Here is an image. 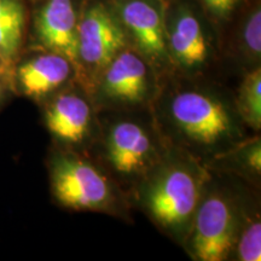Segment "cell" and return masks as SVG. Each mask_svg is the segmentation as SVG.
I'll return each mask as SVG.
<instances>
[{
  "label": "cell",
  "mask_w": 261,
  "mask_h": 261,
  "mask_svg": "<svg viewBox=\"0 0 261 261\" xmlns=\"http://www.w3.org/2000/svg\"><path fill=\"white\" fill-rule=\"evenodd\" d=\"M103 89L107 96L127 102H142L148 91V69L132 52L117 54L107 65Z\"/></svg>",
  "instance_id": "7"
},
{
  "label": "cell",
  "mask_w": 261,
  "mask_h": 261,
  "mask_svg": "<svg viewBox=\"0 0 261 261\" xmlns=\"http://www.w3.org/2000/svg\"><path fill=\"white\" fill-rule=\"evenodd\" d=\"M244 41L248 48L255 55L261 52V14L260 10L254 11L244 28Z\"/></svg>",
  "instance_id": "16"
},
{
  "label": "cell",
  "mask_w": 261,
  "mask_h": 261,
  "mask_svg": "<svg viewBox=\"0 0 261 261\" xmlns=\"http://www.w3.org/2000/svg\"><path fill=\"white\" fill-rule=\"evenodd\" d=\"M79 57L94 67H107L125 46V34L103 5H94L77 23Z\"/></svg>",
  "instance_id": "4"
},
{
  "label": "cell",
  "mask_w": 261,
  "mask_h": 261,
  "mask_svg": "<svg viewBox=\"0 0 261 261\" xmlns=\"http://www.w3.org/2000/svg\"><path fill=\"white\" fill-rule=\"evenodd\" d=\"M238 254L243 261L261 260V225L253 223L244 231L238 244Z\"/></svg>",
  "instance_id": "15"
},
{
  "label": "cell",
  "mask_w": 261,
  "mask_h": 261,
  "mask_svg": "<svg viewBox=\"0 0 261 261\" xmlns=\"http://www.w3.org/2000/svg\"><path fill=\"white\" fill-rule=\"evenodd\" d=\"M52 189L63 205L92 210L106 203L109 187L92 166L71 159H61L52 172Z\"/></svg>",
  "instance_id": "2"
},
{
  "label": "cell",
  "mask_w": 261,
  "mask_h": 261,
  "mask_svg": "<svg viewBox=\"0 0 261 261\" xmlns=\"http://www.w3.org/2000/svg\"><path fill=\"white\" fill-rule=\"evenodd\" d=\"M241 112L248 122L259 128L261 123V73L254 70L244 80L240 96Z\"/></svg>",
  "instance_id": "14"
},
{
  "label": "cell",
  "mask_w": 261,
  "mask_h": 261,
  "mask_svg": "<svg viewBox=\"0 0 261 261\" xmlns=\"http://www.w3.org/2000/svg\"><path fill=\"white\" fill-rule=\"evenodd\" d=\"M205 6L215 15L226 16L234 9L240 0H203Z\"/></svg>",
  "instance_id": "17"
},
{
  "label": "cell",
  "mask_w": 261,
  "mask_h": 261,
  "mask_svg": "<svg viewBox=\"0 0 261 261\" xmlns=\"http://www.w3.org/2000/svg\"><path fill=\"white\" fill-rule=\"evenodd\" d=\"M125 24L132 32L138 46L150 56L165 54L166 42L158 10L143 0H130L122 9Z\"/></svg>",
  "instance_id": "11"
},
{
  "label": "cell",
  "mask_w": 261,
  "mask_h": 261,
  "mask_svg": "<svg viewBox=\"0 0 261 261\" xmlns=\"http://www.w3.org/2000/svg\"><path fill=\"white\" fill-rule=\"evenodd\" d=\"M234 242L232 210L223 198L213 196L200 207L195 223L192 248L202 261H221Z\"/></svg>",
  "instance_id": "3"
},
{
  "label": "cell",
  "mask_w": 261,
  "mask_h": 261,
  "mask_svg": "<svg viewBox=\"0 0 261 261\" xmlns=\"http://www.w3.org/2000/svg\"><path fill=\"white\" fill-rule=\"evenodd\" d=\"M91 110L83 98L62 94L47 108L46 125L52 135L64 142L77 143L86 135Z\"/></svg>",
  "instance_id": "10"
},
{
  "label": "cell",
  "mask_w": 261,
  "mask_h": 261,
  "mask_svg": "<svg viewBox=\"0 0 261 261\" xmlns=\"http://www.w3.org/2000/svg\"><path fill=\"white\" fill-rule=\"evenodd\" d=\"M24 22V9L19 0H0V54L9 63L21 47Z\"/></svg>",
  "instance_id": "13"
},
{
  "label": "cell",
  "mask_w": 261,
  "mask_h": 261,
  "mask_svg": "<svg viewBox=\"0 0 261 261\" xmlns=\"http://www.w3.org/2000/svg\"><path fill=\"white\" fill-rule=\"evenodd\" d=\"M0 93H2V85H0Z\"/></svg>",
  "instance_id": "20"
},
{
  "label": "cell",
  "mask_w": 261,
  "mask_h": 261,
  "mask_svg": "<svg viewBox=\"0 0 261 261\" xmlns=\"http://www.w3.org/2000/svg\"><path fill=\"white\" fill-rule=\"evenodd\" d=\"M171 47L178 62L185 67H196L207 58V42L200 22L190 14L180 16L171 35Z\"/></svg>",
  "instance_id": "12"
},
{
  "label": "cell",
  "mask_w": 261,
  "mask_h": 261,
  "mask_svg": "<svg viewBox=\"0 0 261 261\" xmlns=\"http://www.w3.org/2000/svg\"><path fill=\"white\" fill-rule=\"evenodd\" d=\"M247 161L248 165L250 167H253L255 171L260 172L261 168V151H260V145L257 144L255 146H253L252 149L248 151L247 154Z\"/></svg>",
  "instance_id": "18"
},
{
  "label": "cell",
  "mask_w": 261,
  "mask_h": 261,
  "mask_svg": "<svg viewBox=\"0 0 261 261\" xmlns=\"http://www.w3.org/2000/svg\"><path fill=\"white\" fill-rule=\"evenodd\" d=\"M150 148L151 144L145 130L133 122L117 123L108 140L110 162L121 173H132L142 168Z\"/></svg>",
  "instance_id": "9"
},
{
  "label": "cell",
  "mask_w": 261,
  "mask_h": 261,
  "mask_svg": "<svg viewBox=\"0 0 261 261\" xmlns=\"http://www.w3.org/2000/svg\"><path fill=\"white\" fill-rule=\"evenodd\" d=\"M37 34L45 47L77 62L79 37L77 21L71 0H47L37 17Z\"/></svg>",
  "instance_id": "6"
},
{
  "label": "cell",
  "mask_w": 261,
  "mask_h": 261,
  "mask_svg": "<svg viewBox=\"0 0 261 261\" xmlns=\"http://www.w3.org/2000/svg\"><path fill=\"white\" fill-rule=\"evenodd\" d=\"M198 187L195 178L184 169H174L150 191L148 202L154 217L166 225L185 223L196 210Z\"/></svg>",
  "instance_id": "5"
},
{
  "label": "cell",
  "mask_w": 261,
  "mask_h": 261,
  "mask_svg": "<svg viewBox=\"0 0 261 261\" xmlns=\"http://www.w3.org/2000/svg\"><path fill=\"white\" fill-rule=\"evenodd\" d=\"M8 64H9V62L6 61L5 58L2 56V54H0V71L4 70L5 67H6V65H8Z\"/></svg>",
  "instance_id": "19"
},
{
  "label": "cell",
  "mask_w": 261,
  "mask_h": 261,
  "mask_svg": "<svg viewBox=\"0 0 261 261\" xmlns=\"http://www.w3.org/2000/svg\"><path fill=\"white\" fill-rule=\"evenodd\" d=\"M69 75L70 62L54 52L32 58L17 70L19 87L31 97H41L56 90Z\"/></svg>",
  "instance_id": "8"
},
{
  "label": "cell",
  "mask_w": 261,
  "mask_h": 261,
  "mask_svg": "<svg viewBox=\"0 0 261 261\" xmlns=\"http://www.w3.org/2000/svg\"><path fill=\"white\" fill-rule=\"evenodd\" d=\"M171 113L182 132L196 142L213 144L231 132V119L226 109L205 94H178L172 102Z\"/></svg>",
  "instance_id": "1"
}]
</instances>
